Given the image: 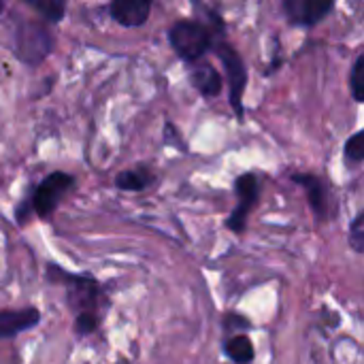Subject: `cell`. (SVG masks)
<instances>
[{"label": "cell", "instance_id": "cell-1", "mask_svg": "<svg viewBox=\"0 0 364 364\" xmlns=\"http://www.w3.org/2000/svg\"><path fill=\"white\" fill-rule=\"evenodd\" d=\"M45 279L53 286L64 288L66 305L75 318L96 316L102 320V314L107 309V296L98 279L85 273H68L55 262H49L45 267Z\"/></svg>", "mask_w": 364, "mask_h": 364}, {"label": "cell", "instance_id": "cell-2", "mask_svg": "<svg viewBox=\"0 0 364 364\" xmlns=\"http://www.w3.org/2000/svg\"><path fill=\"white\" fill-rule=\"evenodd\" d=\"M75 186H77L75 175L64 173V171L49 173L15 207L17 224H26L30 220V215H36L41 220H51V215L55 213L60 203L75 190Z\"/></svg>", "mask_w": 364, "mask_h": 364}, {"label": "cell", "instance_id": "cell-3", "mask_svg": "<svg viewBox=\"0 0 364 364\" xmlns=\"http://www.w3.org/2000/svg\"><path fill=\"white\" fill-rule=\"evenodd\" d=\"M55 47V38L47 23L41 19H30V17H17L15 28H13V55L34 68L43 64Z\"/></svg>", "mask_w": 364, "mask_h": 364}, {"label": "cell", "instance_id": "cell-4", "mask_svg": "<svg viewBox=\"0 0 364 364\" xmlns=\"http://www.w3.org/2000/svg\"><path fill=\"white\" fill-rule=\"evenodd\" d=\"M168 45L177 53L179 60L183 62H198L207 51L213 49V43L218 41L213 32L207 28L205 21L200 19H177L171 23L166 32Z\"/></svg>", "mask_w": 364, "mask_h": 364}, {"label": "cell", "instance_id": "cell-5", "mask_svg": "<svg viewBox=\"0 0 364 364\" xmlns=\"http://www.w3.org/2000/svg\"><path fill=\"white\" fill-rule=\"evenodd\" d=\"M213 51L220 58V62L224 64V70H226V77H228V102H230L237 119L243 122V117H245L243 94H245V87H247L245 60L241 58L237 47L232 43H228L226 38H218L213 43Z\"/></svg>", "mask_w": 364, "mask_h": 364}, {"label": "cell", "instance_id": "cell-6", "mask_svg": "<svg viewBox=\"0 0 364 364\" xmlns=\"http://www.w3.org/2000/svg\"><path fill=\"white\" fill-rule=\"evenodd\" d=\"M235 196H237V207L230 211V215L226 218L224 226L235 232V235H243L247 228V220L252 215V211L258 207L260 203V181L256 173H243L235 179Z\"/></svg>", "mask_w": 364, "mask_h": 364}, {"label": "cell", "instance_id": "cell-7", "mask_svg": "<svg viewBox=\"0 0 364 364\" xmlns=\"http://www.w3.org/2000/svg\"><path fill=\"white\" fill-rule=\"evenodd\" d=\"M335 9L333 0H284L282 11L290 26L314 28L322 23Z\"/></svg>", "mask_w": 364, "mask_h": 364}, {"label": "cell", "instance_id": "cell-8", "mask_svg": "<svg viewBox=\"0 0 364 364\" xmlns=\"http://www.w3.org/2000/svg\"><path fill=\"white\" fill-rule=\"evenodd\" d=\"M41 324V311L36 307L23 309H2L0 311V341L15 339L21 333H28Z\"/></svg>", "mask_w": 364, "mask_h": 364}, {"label": "cell", "instance_id": "cell-9", "mask_svg": "<svg viewBox=\"0 0 364 364\" xmlns=\"http://www.w3.org/2000/svg\"><path fill=\"white\" fill-rule=\"evenodd\" d=\"M290 179L305 190L314 215L320 222H324L328 218V188H326L324 179L314 173H292Z\"/></svg>", "mask_w": 364, "mask_h": 364}, {"label": "cell", "instance_id": "cell-10", "mask_svg": "<svg viewBox=\"0 0 364 364\" xmlns=\"http://www.w3.org/2000/svg\"><path fill=\"white\" fill-rule=\"evenodd\" d=\"M154 4L149 0H113L109 4V15L122 28H141L151 13Z\"/></svg>", "mask_w": 364, "mask_h": 364}, {"label": "cell", "instance_id": "cell-11", "mask_svg": "<svg viewBox=\"0 0 364 364\" xmlns=\"http://www.w3.org/2000/svg\"><path fill=\"white\" fill-rule=\"evenodd\" d=\"M190 81L205 98H218L224 90L222 75L218 73V68H213L207 62L194 64V68L190 70Z\"/></svg>", "mask_w": 364, "mask_h": 364}, {"label": "cell", "instance_id": "cell-12", "mask_svg": "<svg viewBox=\"0 0 364 364\" xmlns=\"http://www.w3.org/2000/svg\"><path fill=\"white\" fill-rule=\"evenodd\" d=\"M115 188L122 190V192H143L147 190L151 183H156V175L149 166L145 164H139V166H132V168H126V171H119L115 175Z\"/></svg>", "mask_w": 364, "mask_h": 364}, {"label": "cell", "instance_id": "cell-13", "mask_svg": "<svg viewBox=\"0 0 364 364\" xmlns=\"http://www.w3.org/2000/svg\"><path fill=\"white\" fill-rule=\"evenodd\" d=\"M224 354L235 364H252L256 358V350L252 339L241 333V335H232L230 339H226L224 343Z\"/></svg>", "mask_w": 364, "mask_h": 364}, {"label": "cell", "instance_id": "cell-14", "mask_svg": "<svg viewBox=\"0 0 364 364\" xmlns=\"http://www.w3.org/2000/svg\"><path fill=\"white\" fill-rule=\"evenodd\" d=\"M26 6L38 13L43 23H60L66 15V2L62 0H26Z\"/></svg>", "mask_w": 364, "mask_h": 364}, {"label": "cell", "instance_id": "cell-15", "mask_svg": "<svg viewBox=\"0 0 364 364\" xmlns=\"http://www.w3.org/2000/svg\"><path fill=\"white\" fill-rule=\"evenodd\" d=\"M343 156L348 166H358L364 160V130H356L343 145Z\"/></svg>", "mask_w": 364, "mask_h": 364}, {"label": "cell", "instance_id": "cell-16", "mask_svg": "<svg viewBox=\"0 0 364 364\" xmlns=\"http://www.w3.org/2000/svg\"><path fill=\"white\" fill-rule=\"evenodd\" d=\"M363 70H364V53L360 51L352 64V70H350V92H352V98L356 102H364V92H363Z\"/></svg>", "mask_w": 364, "mask_h": 364}, {"label": "cell", "instance_id": "cell-17", "mask_svg": "<svg viewBox=\"0 0 364 364\" xmlns=\"http://www.w3.org/2000/svg\"><path fill=\"white\" fill-rule=\"evenodd\" d=\"M348 241L350 247L356 254H364V213H356V218L350 222V230H348Z\"/></svg>", "mask_w": 364, "mask_h": 364}, {"label": "cell", "instance_id": "cell-18", "mask_svg": "<svg viewBox=\"0 0 364 364\" xmlns=\"http://www.w3.org/2000/svg\"><path fill=\"white\" fill-rule=\"evenodd\" d=\"M100 322H102V320L96 318V316H79V318H75V322H73L75 335H77L79 339L90 337V335H94V333L98 331Z\"/></svg>", "mask_w": 364, "mask_h": 364}, {"label": "cell", "instance_id": "cell-19", "mask_svg": "<svg viewBox=\"0 0 364 364\" xmlns=\"http://www.w3.org/2000/svg\"><path fill=\"white\" fill-rule=\"evenodd\" d=\"M224 326L230 328V331H250L252 324L245 316H239V314H226L224 318Z\"/></svg>", "mask_w": 364, "mask_h": 364}, {"label": "cell", "instance_id": "cell-20", "mask_svg": "<svg viewBox=\"0 0 364 364\" xmlns=\"http://www.w3.org/2000/svg\"><path fill=\"white\" fill-rule=\"evenodd\" d=\"M2 13H4V2L0 0V15H2Z\"/></svg>", "mask_w": 364, "mask_h": 364}]
</instances>
